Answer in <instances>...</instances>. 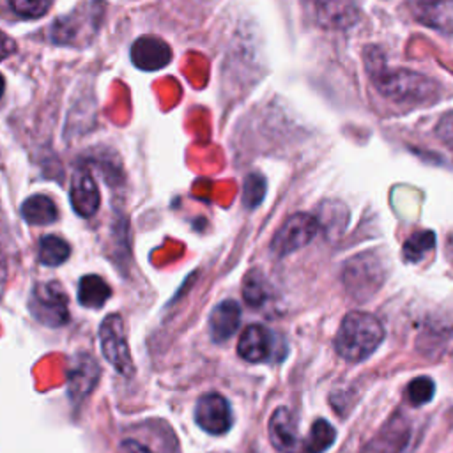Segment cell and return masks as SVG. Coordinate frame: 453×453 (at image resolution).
I'll use <instances>...</instances> for the list:
<instances>
[{
  "instance_id": "6",
  "label": "cell",
  "mask_w": 453,
  "mask_h": 453,
  "mask_svg": "<svg viewBox=\"0 0 453 453\" xmlns=\"http://www.w3.org/2000/svg\"><path fill=\"white\" fill-rule=\"evenodd\" d=\"M319 219L310 212L292 214L274 234L271 241V251L276 257H287L304 248L319 232Z\"/></svg>"
},
{
  "instance_id": "18",
  "label": "cell",
  "mask_w": 453,
  "mask_h": 453,
  "mask_svg": "<svg viewBox=\"0 0 453 453\" xmlns=\"http://www.w3.org/2000/svg\"><path fill=\"white\" fill-rule=\"evenodd\" d=\"M21 216L30 225H50L57 219V207L46 195H32L21 205Z\"/></svg>"
},
{
  "instance_id": "22",
  "label": "cell",
  "mask_w": 453,
  "mask_h": 453,
  "mask_svg": "<svg viewBox=\"0 0 453 453\" xmlns=\"http://www.w3.org/2000/svg\"><path fill=\"white\" fill-rule=\"evenodd\" d=\"M434 232H416L414 235H411L405 244H403V257L409 262H418L421 260L432 248H434Z\"/></svg>"
},
{
  "instance_id": "15",
  "label": "cell",
  "mask_w": 453,
  "mask_h": 453,
  "mask_svg": "<svg viewBox=\"0 0 453 453\" xmlns=\"http://www.w3.org/2000/svg\"><path fill=\"white\" fill-rule=\"evenodd\" d=\"M414 14L419 23L442 34H453V0H418Z\"/></svg>"
},
{
  "instance_id": "26",
  "label": "cell",
  "mask_w": 453,
  "mask_h": 453,
  "mask_svg": "<svg viewBox=\"0 0 453 453\" xmlns=\"http://www.w3.org/2000/svg\"><path fill=\"white\" fill-rule=\"evenodd\" d=\"M437 136L449 147H453V110L441 117L437 124Z\"/></svg>"
},
{
  "instance_id": "20",
  "label": "cell",
  "mask_w": 453,
  "mask_h": 453,
  "mask_svg": "<svg viewBox=\"0 0 453 453\" xmlns=\"http://www.w3.org/2000/svg\"><path fill=\"white\" fill-rule=\"evenodd\" d=\"M71 255V246L58 235H44L39 242V262L48 267L64 264Z\"/></svg>"
},
{
  "instance_id": "9",
  "label": "cell",
  "mask_w": 453,
  "mask_h": 453,
  "mask_svg": "<svg viewBox=\"0 0 453 453\" xmlns=\"http://www.w3.org/2000/svg\"><path fill=\"white\" fill-rule=\"evenodd\" d=\"M69 200L76 214L90 218L97 212L101 203V195L92 173L87 168H80L71 177Z\"/></svg>"
},
{
  "instance_id": "24",
  "label": "cell",
  "mask_w": 453,
  "mask_h": 453,
  "mask_svg": "<svg viewBox=\"0 0 453 453\" xmlns=\"http://www.w3.org/2000/svg\"><path fill=\"white\" fill-rule=\"evenodd\" d=\"M265 196V179L260 173H250L242 186V203L248 209H255Z\"/></svg>"
},
{
  "instance_id": "27",
  "label": "cell",
  "mask_w": 453,
  "mask_h": 453,
  "mask_svg": "<svg viewBox=\"0 0 453 453\" xmlns=\"http://www.w3.org/2000/svg\"><path fill=\"white\" fill-rule=\"evenodd\" d=\"M119 453H152V451L136 439H124L119 446Z\"/></svg>"
},
{
  "instance_id": "4",
  "label": "cell",
  "mask_w": 453,
  "mask_h": 453,
  "mask_svg": "<svg viewBox=\"0 0 453 453\" xmlns=\"http://www.w3.org/2000/svg\"><path fill=\"white\" fill-rule=\"evenodd\" d=\"M28 310L37 322L48 327H60L69 322L67 296L57 281L37 283L32 288Z\"/></svg>"
},
{
  "instance_id": "11",
  "label": "cell",
  "mask_w": 453,
  "mask_h": 453,
  "mask_svg": "<svg viewBox=\"0 0 453 453\" xmlns=\"http://www.w3.org/2000/svg\"><path fill=\"white\" fill-rule=\"evenodd\" d=\"M273 352V334L262 324H250L241 333L237 354L248 363H264Z\"/></svg>"
},
{
  "instance_id": "19",
  "label": "cell",
  "mask_w": 453,
  "mask_h": 453,
  "mask_svg": "<svg viewBox=\"0 0 453 453\" xmlns=\"http://www.w3.org/2000/svg\"><path fill=\"white\" fill-rule=\"evenodd\" d=\"M336 439V430L326 419H315L310 428L308 437L303 442V453H324L333 446Z\"/></svg>"
},
{
  "instance_id": "17",
  "label": "cell",
  "mask_w": 453,
  "mask_h": 453,
  "mask_svg": "<svg viewBox=\"0 0 453 453\" xmlns=\"http://www.w3.org/2000/svg\"><path fill=\"white\" fill-rule=\"evenodd\" d=\"M111 296L110 285L97 274H87L78 283V301L85 308L97 310Z\"/></svg>"
},
{
  "instance_id": "1",
  "label": "cell",
  "mask_w": 453,
  "mask_h": 453,
  "mask_svg": "<svg viewBox=\"0 0 453 453\" xmlns=\"http://www.w3.org/2000/svg\"><path fill=\"white\" fill-rule=\"evenodd\" d=\"M384 340L382 322L366 311H349L334 336L336 354L349 361L359 363L370 357Z\"/></svg>"
},
{
  "instance_id": "25",
  "label": "cell",
  "mask_w": 453,
  "mask_h": 453,
  "mask_svg": "<svg viewBox=\"0 0 453 453\" xmlns=\"http://www.w3.org/2000/svg\"><path fill=\"white\" fill-rule=\"evenodd\" d=\"M51 4H53V0H11L12 11L18 16L28 18V19L44 16L50 11Z\"/></svg>"
},
{
  "instance_id": "16",
  "label": "cell",
  "mask_w": 453,
  "mask_h": 453,
  "mask_svg": "<svg viewBox=\"0 0 453 453\" xmlns=\"http://www.w3.org/2000/svg\"><path fill=\"white\" fill-rule=\"evenodd\" d=\"M241 324V306L234 299L221 301L214 306L209 317V327L211 336L214 342L221 343L228 338H232Z\"/></svg>"
},
{
  "instance_id": "3",
  "label": "cell",
  "mask_w": 453,
  "mask_h": 453,
  "mask_svg": "<svg viewBox=\"0 0 453 453\" xmlns=\"http://www.w3.org/2000/svg\"><path fill=\"white\" fill-rule=\"evenodd\" d=\"M377 90L395 103H423L435 92V83L426 76L409 69H370Z\"/></svg>"
},
{
  "instance_id": "7",
  "label": "cell",
  "mask_w": 453,
  "mask_h": 453,
  "mask_svg": "<svg viewBox=\"0 0 453 453\" xmlns=\"http://www.w3.org/2000/svg\"><path fill=\"white\" fill-rule=\"evenodd\" d=\"M195 421L211 435L226 434L234 423L230 402L221 393H205L196 402Z\"/></svg>"
},
{
  "instance_id": "14",
  "label": "cell",
  "mask_w": 453,
  "mask_h": 453,
  "mask_svg": "<svg viewBox=\"0 0 453 453\" xmlns=\"http://www.w3.org/2000/svg\"><path fill=\"white\" fill-rule=\"evenodd\" d=\"M411 439V426L400 414L393 416L372 441L368 453H403Z\"/></svg>"
},
{
  "instance_id": "10",
  "label": "cell",
  "mask_w": 453,
  "mask_h": 453,
  "mask_svg": "<svg viewBox=\"0 0 453 453\" xmlns=\"http://www.w3.org/2000/svg\"><path fill=\"white\" fill-rule=\"evenodd\" d=\"M99 375H101V370L97 368V363L92 356H88L85 352V354L73 357L69 372H67L69 396L74 402L85 398L94 389Z\"/></svg>"
},
{
  "instance_id": "2",
  "label": "cell",
  "mask_w": 453,
  "mask_h": 453,
  "mask_svg": "<svg viewBox=\"0 0 453 453\" xmlns=\"http://www.w3.org/2000/svg\"><path fill=\"white\" fill-rule=\"evenodd\" d=\"M104 12V4L92 0L78 5L71 12L57 18L50 27V39L57 44L83 48L97 34Z\"/></svg>"
},
{
  "instance_id": "23",
  "label": "cell",
  "mask_w": 453,
  "mask_h": 453,
  "mask_svg": "<svg viewBox=\"0 0 453 453\" xmlns=\"http://www.w3.org/2000/svg\"><path fill=\"white\" fill-rule=\"evenodd\" d=\"M434 393H435V384L426 375L412 379L405 389V396H407L409 403L414 407H421V405L428 403L434 398Z\"/></svg>"
},
{
  "instance_id": "13",
  "label": "cell",
  "mask_w": 453,
  "mask_h": 453,
  "mask_svg": "<svg viewBox=\"0 0 453 453\" xmlns=\"http://www.w3.org/2000/svg\"><path fill=\"white\" fill-rule=\"evenodd\" d=\"M315 19L327 28H345L356 19L354 0H308Z\"/></svg>"
},
{
  "instance_id": "12",
  "label": "cell",
  "mask_w": 453,
  "mask_h": 453,
  "mask_svg": "<svg viewBox=\"0 0 453 453\" xmlns=\"http://www.w3.org/2000/svg\"><path fill=\"white\" fill-rule=\"evenodd\" d=\"M267 434L274 449L281 453H297L299 432L296 428V419L287 407H278L271 414Z\"/></svg>"
},
{
  "instance_id": "21",
  "label": "cell",
  "mask_w": 453,
  "mask_h": 453,
  "mask_svg": "<svg viewBox=\"0 0 453 453\" xmlns=\"http://www.w3.org/2000/svg\"><path fill=\"white\" fill-rule=\"evenodd\" d=\"M242 297L251 308H260L269 299V285L258 271L246 274L242 283Z\"/></svg>"
},
{
  "instance_id": "8",
  "label": "cell",
  "mask_w": 453,
  "mask_h": 453,
  "mask_svg": "<svg viewBox=\"0 0 453 453\" xmlns=\"http://www.w3.org/2000/svg\"><path fill=\"white\" fill-rule=\"evenodd\" d=\"M131 62L142 71L163 69L172 60V48L156 35H142L131 44Z\"/></svg>"
},
{
  "instance_id": "5",
  "label": "cell",
  "mask_w": 453,
  "mask_h": 453,
  "mask_svg": "<svg viewBox=\"0 0 453 453\" xmlns=\"http://www.w3.org/2000/svg\"><path fill=\"white\" fill-rule=\"evenodd\" d=\"M99 342L104 359L124 377L134 373V363L129 352L124 320L119 313H110L99 326Z\"/></svg>"
}]
</instances>
